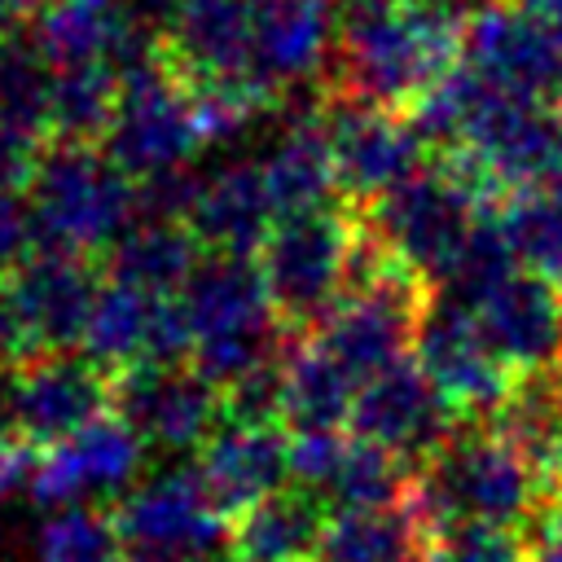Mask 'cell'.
Listing matches in <instances>:
<instances>
[{
	"instance_id": "cell-16",
	"label": "cell",
	"mask_w": 562,
	"mask_h": 562,
	"mask_svg": "<svg viewBox=\"0 0 562 562\" xmlns=\"http://www.w3.org/2000/svg\"><path fill=\"white\" fill-rule=\"evenodd\" d=\"M193 479L228 527L272 492L290 487V430L220 422V430L193 452Z\"/></svg>"
},
{
	"instance_id": "cell-19",
	"label": "cell",
	"mask_w": 562,
	"mask_h": 562,
	"mask_svg": "<svg viewBox=\"0 0 562 562\" xmlns=\"http://www.w3.org/2000/svg\"><path fill=\"white\" fill-rule=\"evenodd\" d=\"M277 224V206L268 198L259 162H224L198 176L184 228L198 237L206 255H241L255 259Z\"/></svg>"
},
{
	"instance_id": "cell-10",
	"label": "cell",
	"mask_w": 562,
	"mask_h": 562,
	"mask_svg": "<svg viewBox=\"0 0 562 562\" xmlns=\"http://www.w3.org/2000/svg\"><path fill=\"white\" fill-rule=\"evenodd\" d=\"M413 360L422 373L435 382L443 404L457 413V422H487L514 391V373L501 364V356L487 347L479 334V321L470 307L435 294L422 329Z\"/></svg>"
},
{
	"instance_id": "cell-37",
	"label": "cell",
	"mask_w": 562,
	"mask_h": 562,
	"mask_svg": "<svg viewBox=\"0 0 562 562\" xmlns=\"http://www.w3.org/2000/svg\"><path fill=\"white\" fill-rule=\"evenodd\" d=\"M509 4H518L522 13H531L536 22H544L562 40V0H509Z\"/></svg>"
},
{
	"instance_id": "cell-24",
	"label": "cell",
	"mask_w": 562,
	"mask_h": 562,
	"mask_svg": "<svg viewBox=\"0 0 562 562\" xmlns=\"http://www.w3.org/2000/svg\"><path fill=\"white\" fill-rule=\"evenodd\" d=\"M259 171H263L268 198L277 206V220L338 202V180H334V154H329L321 97H316V105L299 110L285 123V132L263 154Z\"/></svg>"
},
{
	"instance_id": "cell-3",
	"label": "cell",
	"mask_w": 562,
	"mask_h": 562,
	"mask_svg": "<svg viewBox=\"0 0 562 562\" xmlns=\"http://www.w3.org/2000/svg\"><path fill=\"white\" fill-rule=\"evenodd\" d=\"M492 211H501V198L461 158L430 154L404 184L360 206V220L400 263L439 290L479 220Z\"/></svg>"
},
{
	"instance_id": "cell-38",
	"label": "cell",
	"mask_w": 562,
	"mask_h": 562,
	"mask_svg": "<svg viewBox=\"0 0 562 562\" xmlns=\"http://www.w3.org/2000/svg\"><path fill=\"white\" fill-rule=\"evenodd\" d=\"M413 562H426V558H413Z\"/></svg>"
},
{
	"instance_id": "cell-33",
	"label": "cell",
	"mask_w": 562,
	"mask_h": 562,
	"mask_svg": "<svg viewBox=\"0 0 562 562\" xmlns=\"http://www.w3.org/2000/svg\"><path fill=\"white\" fill-rule=\"evenodd\" d=\"M35 562H127L110 505H70L40 531Z\"/></svg>"
},
{
	"instance_id": "cell-8",
	"label": "cell",
	"mask_w": 562,
	"mask_h": 562,
	"mask_svg": "<svg viewBox=\"0 0 562 562\" xmlns=\"http://www.w3.org/2000/svg\"><path fill=\"white\" fill-rule=\"evenodd\" d=\"M321 114L334 154L338 198L351 206H369L395 184H404L430 154L413 132L408 114L382 110L364 97H351L334 83L321 88Z\"/></svg>"
},
{
	"instance_id": "cell-35",
	"label": "cell",
	"mask_w": 562,
	"mask_h": 562,
	"mask_svg": "<svg viewBox=\"0 0 562 562\" xmlns=\"http://www.w3.org/2000/svg\"><path fill=\"white\" fill-rule=\"evenodd\" d=\"M35 250H44V241H40L31 198L26 193H0V281L13 277Z\"/></svg>"
},
{
	"instance_id": "cell-28",
	"label": "cell",
	"mask_w": 562,
	"mask_h": 562,
	"mask_svg": "<svg viewBox=\"0 0 562 562\" xmlns=\"http://www.w3.org/2000/svg\"><path fill=\"white\" fill-rule=\"evenodd\" d=\"M158 294L119 285V281H101L88 334H83V356L92 364H101L110 378L149 364V347H154V325H158Z\"/></svg>"
},
{
	"instance_id": "cell-11",
	"label": "cell",
	"mask_w": 562,
	"mask_h": 562,
	"mask_svg": "<svg viewBox=\"0 0 562 562\" xmlns=\"http://www.w3.org/2000/svg\"><path fill=\"white\" fill-rule=\"evenodd\" d=\"M18 435L44 452L114 413V378L83 351L40 356L9 373Z\"/></svg>"
},
{
	"instance_id": "cell-27",
	"label": "cell",
	"mask_w": 562,
	"mask_h": 562,
	"mask_svg": "<svg viewBox=\"0 0 562 562\" xmlns=\"http://www.w3.org/2000/svg\"><path fill=\"white\" fill-rule=\"evenodd\" d=\"M202 246L184 224H167V220H136L101 259L105 281L171 299L189 285V277L202 263Z\"/></svg>"
},
{
	"instance_id": "cell-18",
	"label": "cell",
	"mask_w": 562,
	"mask_h": 562,
	"mask_svg": "<svg viewBox=\"0 0 562 562\" xmlns=\"http://www.w3.org/2000/svg\"><path fill=\"white\" fill-rule=\"evenodd\" d=\"M140 457H145V443L136 439V430L110 413L83 435L57 448H44L35 457V474L26 492L40 505H70V501L101 496V492L114 496L132 483V474L140 470Z\"/></svg>"
},
{
	"instance_id": "cell-2",
	"label": "cell",
	"mask_w": 562,
	"mask_h": 562,
	"mask_svg": "<svg viewBox=\"0 0 562 562\" xmlns=\"http://www.w3.org/2000/svg\"><path fill=\"white\" fill-rule=\"evenodd\" d=\"M540 483L487 422H461L408 479L400 509L422 536V558L457 531H518Z\"/></svg>"
},
{
	"instance_id": "cell-36",
	"label": "cell",
	"mask_w": 562,
	"mask_h": 562,
	"mask_svg": "<svg viewBox=\"0 0 562 562\" xmlns=\"http://www.w3.org/2000/svg\"><path fill=\"white\" fill-rule=\"evenodd\" d=\"M44 145L18 132H0V193H26L35 180Z\"/></svg>"
},
{
	"instance_id": "cell-20",
	"label": "cell",
	"mask_w": 562,
	"mask_h": 562,
	"mask_svg": "<svg viewBox=\"0 0 562 562\" xmlns=\"http://www.w3.org/2000/svg\"><path fill=\"white\" fill-rule=\"evenodd\" d=\"M26 35L35 40V48L53 70L123 66L140 48L158 44L132 26L123 0H48L26 22Z\"/></svg>"
},
{
	"instance_id": "cell-6",
	"label": "cell",
	"mask_w": 562,
	"mask_h": 562,
	"mask_svg": "<svg viewBox=\"0 0 562 562\" xmlns=\"http://www.w3.org/2000/svg\"><path fill=\"white\" fill-rule=\"evenodd\" d=\"M360 233H364L360 206H351L342 198L272 224L255 263L263 272L272 312L290 342L316 334V325L342 299Z\"/></svg>"
},
{
	"instance_id": "cell-15",
	"label": "cell",
	"mask_w": 562,
	"mask_h": 562,
	"mask_svg": "<svg viewBox=\"0 0 562 562\" xmlns=\"http://www.w3.org/2000/svg\"><path fill=\"white\" fill-rule=\"evenodd\" d=\"M470 312L514 378L553 373L562 364V285L549 277L514 268Z\"/></svg>"
},
{
	"instance_id": "cell-7",
	"label": "cell",
	"mask_w": 562,
	"mask_h": 562,
	"mask_svg": "<svg viewBox=\"0 0 562 562\" xmlns=\"http://www.w3.org/2000/svg\"><path fill=\"white\" fill-rule=\"evenodd\" d=\"M119 79H123L119 110H114V123H110L101 149L136 184L184 171L206 140H202V127L193 114L189 83L171 66L162 40L140 48L136 57H127L119 66Z\"/></svg>"
},
{
	"instance_id": "cell-14",
	"label": "cell",
	"mask_w": 562,
	"mask_h": 562,
	"mask_svg": "<svg viewBox=\"0 0 562 562\" xmlns=\"http://www.w3.org/2000/svg\"><path fill=\"white\" fill-rule=\"evenodd\" d=\"M114 417L136 430L145 448H202L220 422V386H211L193 364H136L114 378Z\"/></svg>"
},
{
	"instance_id": "cell-23",
	"label": "cell",
	"mask_w": 562,
	"mask_h": 562,
	"mask_svg": "<svg viewBox=\"0 0 562 562\" xmlns=\"http://www.w3.org/2000/svg\"><path fill=\"white\" fill-rule=\"evenodd\" d=\"M329 518L334 509L321 492L290 483L228 522L224 553L228 562H321Z\"/></svg>"
},
{
	"instance_id": "cell-29",
	"label": "cell",
	"mask_w": 562,
	"mask_h": 562,
	"mask_svg": "<svg viewBox=\"0 0 562 562\" xmlns=\"http://www.w3.org/2000/svg\"><path fill=\"white\" fill-rule=\"evenodd\" d=\"M0 132L53 140V66L26 31L0 35Z\"/></svg>"
},
{
	"instance_id": "cell-17",
	"label": "cell",
	"mask_w": 562,
	"mask_h": 562,
	"mask_svg": "<svg viewBox=\"0 0 562 562\" xmlns=\"http://www.w3.org/2000/svg\"><path fill=\"white\" fill-rule=\"evenodd\" d=\"M110 514H114V527H119L123 544L145 549V553L202 558L228 531L215 518V509L206 505L193 470L162 474V479H149V483L123 492L119 501H110Z\"/></svg>"
},
{
	"instance_id": "cell-9",
	"label": "cell",
	"mask_w": 562,
	"mask_h": 562,
	"mask_svg": "<svg viewBox=\"0 0 562 562\" xmlns=\"http://www.w3.org/2000/svg\"><path fill=\"white\" fill-rule=\"evenodd\" d=\"M101 281H105V272L97 259L70 255V250H48V246L35 250L13 277L0 281V290L18 316L26 360L83 347Z\"/></svg>"
},
{
	"instance_id": "cell-4",
	"label": "cell",
	"mask_w": 562,
	"mask_h": 562,
	"mask_svg": "<svg viewBox=\"0 0 562 562\" xmlns=\"http://www.w3.org/2000/svg\"><path fill=\"white\" fill-rule=\"evenodd\" d=\"M193 321V369L211 386H228L263 364H277L290 347L263 272L241 255H202L198 272L180 290Z\"/></svg>"
},
{
	"instance_id": "cell-32",
	"label": "cell",
	"mask_w": 562,
	"mask_h": 562,
	"mask_svg": "<svg viewBox=\"0 0 562 562\" xmlns=\"http://www.w3.org/2000/svg\"><path fill=\"white\" fill-rule=\"evenodd\" d=\"M408 479H413V470L404 461H395L391 452H382L364 439H347V457H342L334 483L325 487V501H329V509H391V505H400Z\"/></svg>"
},
{
	"instance_id": "cell-31",
	"label": "cell",
	"mask_w": 562,
	"mask_h": 562,
	"mask_svg": "<svg viewBox=\"0 0 562 562\" xmlns=\"http://www.w3.org/2000/svg\"><path fill=\"white\" fill-rule=\"evenodd\" d=\"M422 536L400 505L391 509H334L321 562H413Z\"/></svg>"
},
{
	"instance_id": "cell-22",
	"label": "cell",
	"mask_w": 562,
	"mask_h": 562,
	"mask_svg": "<svg viewBox=\"0 0 562 562\" xmlns=\"http://www.w3.org/2000/svg\"><path fill=\"white\" fill-rule=\"evenodd\" d=\"M334 0H255V75L277 97H285L290 83L321 75L334 57Z\"/></svg>"
},
{
	"instance_id": "cell-13",
	"label": "cell",
	"mask_w": 562,
	"mask_h": 562,
	"mask_svg": "<svg viewBox=\"0 0 562 562\" xmlns=\"http://www.w3.org/2000/svg\"><path fill=\"white\" fill-rule=\"evenodd\" d=\"M457 426H461L457 413L443 404L435 382L408 356V360L373 373L369 382H360L347 435L364 439V443L391 452L395 461H404L408 470H417Z\"/></svg>"
},
{
	"instance_id": "cell-5",
	"label": "cell",
	"mask_w": 562,
	"mask_h": 562,
	"mask_svg": "<svg viewBox=\"0 0 562 562\" xmlns=\"http://www.w3.org/2000/svg\"><path fill=\"white\" fill-rule=\"evenodd\" d=\"M26 198L48 250L88 255L97 263L136 224L140 211V184L101 145L75 140L44 145Z\"/></svg>"
},
{
	"instance_id": "cell-21",
	"label": "cell",
	"mask_w": 562,
	"mask_h": 562,
	"mask_svg": "<svg viewBox=\"0 0 562 562\" xmlns=\"http://www.w3.org/2000/svg\"><path fill=\"white\" fill-rule=\"evenodd\" d=\"M162 48L184 79H255L259 83L255 0H180Z\"/></svg>"
},
{
	"instance_id": "cell-12",
	"label": "cell",
	"mask_w": 562,
	"mask_h": 562,
	"mask_svg": "<svg viewBox=\"0 0 562 562\" xmlns=\"http://www.w3.org/2000/svg\"><path fill=\"white\" fill-rule=\"evenodd\" d=\"M461 66L509 97L562 110V40L509 0H487L470 18Z\"/></svg>"
},
{
	"instance_id": "cell-30",
	"label": "cell",
	"mask_w": 562,
	"mask_h": 562,
	"mask_svg": "<svg viewBox=\"0 0 562 562\" xmlns=\"http://www.w3.org/2000/svg\"><path fill=\"white\" fill-rule=\"evenodd\" d=\"M119 66L53 70V140L101 145L119 110Z\"/></svg>"
},
{
	"instance_id": "cell-26",
	"label": "cell",
	"mask_w": 562,
	"mask_h": 562,
	"mask_svg": "<svg viewBox=\"0 0 562 562\" xmlns=\"http://www.w3.org/2000/svg\"><path fill=\"white\" fill-rule=\"evenodd\" d=\"M487 426L514 448V457L531 470L540 492L562 487V382L558 373L518 378L509 400L487 417Z\"/></svg>"
},
{
	"instance_id": "cell-25",
	"label": "cell",
	"mask_w": 562,
	"mask_h": 562,
	"mask_svg": "<svg viewBox=\"0 0 562 562\" xmlns=\"http://www.w3.org/2000/svg\"><path fill=\"white\" fill-rule=\"evenodd\" d=\"M360 382L316 342L294 338L281 356V417L290 435L347 430Z\"/></svg>"
},
{
	"instance_id": "cell-1",
	"label": "cell",
	"mask_w": 562,
	"mask_h": 562,
	"mask_svg": "<svg viewBox=\"0 0 562 562\" xmlns=\"http://www.w3.org/2000/svg\"><path fill=\"white\" fill-rule=\"evenodd\" d=\"M470 18L465 0H338L329 83L408 114L461 66Z\"/></svg>"
},
{
	"instance_id": "cell-34",
	"label": "cell",
	"mask_w": 562,
	"mask_h": 562,
	"mask_svg": "<svg viewBox=\"0 0 562 562\" xmlns=\"http://www.w3.org/2000/svg\"><path fill=\"white\" fill-rule=\"evenodd\" d=\"M426 562H531L518 531H457L426 549Z\"/></svg>"
}]
</instances>
